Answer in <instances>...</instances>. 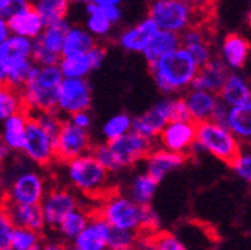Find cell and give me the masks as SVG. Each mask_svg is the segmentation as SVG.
<instances>
[{
	"label": "cell",
	"instance_id": "f907efd6",
	"mask_svg": "<svg viewBox=\"0 0 251 250\" xmlns=\"http://www.w3.org/2000/svg\"><path fill=\"white\" fill-rule=\"evenodd\" d=\"M11 150L8 148V145L2 141V139H0V162H2V164H6V161L11 158Z\"/></svg>",
	"mask_w": 251,
	"mask_h": 250
},
{
	"label": "cell",
	"instance_id": "ee69618b",
	"mask_svg": "<svg viewBox=\"0 0 251 250\" xmlns=\"http://www.w3.org/2000/svg\"><path fill=\"white\" fill-rule=\"evenodd\" d=\"M174 118H188L187 107L182 96H174V107H172V120Z\"/></svg>",
	"mask_w": 251,
	"mask_h": 250
},
{
	"label": "cell",
	"instance_id": "7c38bea8",
	"mask_svg": "<svg viewBox=\"0 0 251 250\" xmlns=\"http://www.w3.org/2000/svg\"><path fill=\"white\" fill-rule=\"evenodd\" d=\"M172 107L174 96H163L162 99L155 101L144 112L132 117V131L155 141L166 123L172 120Z\"/></svg>",
	"mask_w": 251,
	"mask_h": 250
},
{
	"label": "cell",
	"instance_id": "484cf974",
	"mask_svg": "<svg viewBox=\"0 0 251 250\" xmlns=\"http://www.w3.org/2000/svg\"><path fill=\"white\" fill-rule=\"evenodd\" d=\"M225 124L241 144H251V98L239 105L229 107Z\"/></svg>",
	"mask_w": 251,
	"mask_h": 250
},
{
	"label": "cell",
	"instance_id": "5b68a950",
	"mask_svg": "<svg viewBox=\"0 0 251 250\" xmlns=\"http://www.w3.org/2000/svg\"><path fill=\"white\" fill-rule=\"evenodd\" d=\"M68 183L84 195H106L111 184V172L90 153L65 164Z\"/></svg>",
	"mask_w": 251,
	"mask_h": 250
},
{
	"label": "cell",
	"instance_id": "11a10c76",
	"mask_svg": "<svg viewBox=\"0 0 251 250\" xmlns=\"http://www.w3.org/2000/svg\"><path fill=\"white\" fill-rule=\"evenodd\" d=\"M68 2L71 5H87V3L91 2V0H68Z\"/></svg>",
	"mask_w": 251,
	"mask_h": 250
},
{
	"label": "cell",
	"instance_id": "277c9868",
	"mask_svg": "<svg viewBox=\"0 0 251 250\" xmlns=\"http://www.w3.org/2000/svg\"><path fill=\"white\" fill-rule=\"evenodd\" d=\"M63 75L58 65H33L27 81L20 88L24 110L28 114L39 111H54L57 105V91Z\"/></svg>",
	"mask_w": 251,
	"mask_h": 250
},
{
	"label": "cell",
	"instance_id": "74e56055",
	"mask_svg": "<svg viewBox=\"0 0 251 250\" xmlns=\"http://www.w3.org/2000/svg\"><path fill=\"white\" fill-rule=\"evenodd\" d=\"M147 250H188L179 237L171 232H157L145 241Z\"/></svg>",
	"mask_w": 251,
	"mask_h": 250
},
{
	"label": "cell",
	"instance_id": "680465c9",
	"mask_svg": "<svg viewBox=\"0 0 251 250\" xmlns=\"http://www.w3.org/2000/svg\"><path fill=\"white\" fill-rule=\"evenodd\" d=\"M248 17H250V21H251V2H250V12H248Z\"/></svg>",
	"mask_w": 251,
	"mask_h": 250
},
{
	"label": "cell",
	"instance_id": "4fadbf2b",
	"mask_svg": "<svg viewBox=\"0 0 251 250\" xmlns=\"http://www.w3.org/2000/svg\"><path fill=\"white\" fill-rule=\"evenodd\" d=\"M155 139L160 148L187 154L196 139V123L190 118H174L166 123Z\"/></svg>",
	"mask_w": 251,
	"mask_h": 250
},
{
	"label": "cell",
	"instance_id": "8992f818",
	"mask_svg": "<svg viewBox=\"0 0 251 250\" xmlns=\"http://www.w3.org/2000/svg\"><path fill=\"white\" fill-rule=\"evenodd\" d=\"M33 41L18 35H11L0 45V65L6 72V84L20 90L33 68L31 60Z\"/></svg>",
	"mask_w": 251,
	"mask_h": 250
},
{
	"label": "cell",
	"instance_id": "9c48e42d",
	"mask_svg": "<svg viewBox=\"0 0 251 250\" xmlns=\"http://www.w3.org/2000/svg\"><path fill=\"white\" fill-rule=\"evenodd\" d=\"M21 154L28 162L41 168H47L55 162L54 138L47 134L30 114L25 124V139Z\"/></svg>",
	"mask_w": 251,
	"mask_h": 250
},
{
	"label": "cell",
	"instance_id": "e0dca14e",
	"mask_svg": "<svg viewBox=\"0 0 251 250\" xmlns=\"http://www.w3.org/2000/svg\"><path fill=\"white\" fill-rule=\"evenodd\" d=\"M185 161H187V154L174 153L165 148H157V150L152 148L144 159L145 172L160 183L169 174L179 169L185 164Z\"/></svg>",
	"mask_w": 251,
	"mask_h": 250
},
{
	"label": "cell",
	"instance_id": "816d5d0a",
	"mask_svg": "<svg viewBox=\"0 0 251 250\" xmlns=\"http://www.w3.org/2000/svg\"><path fill=\"white\" fill-rule=\"evenodd\" d=\"M93 3H96L99 6H121V3L124 2V0H91Z\"/></svg>",
	"mask_w": 251,
	"mask_h": 250
},
{
	"label": "cell",
	"instance_id": "94428289",
	"mask_svg": "<svg viewBox=\"0 0 251 250\" xmlns=\"http://www.w3.org/2000/svg\"><path fill=\"white\" fill-rule=\"evenodd\" d=\"M71 250H75V249H72V247H71Z\"/></svg>",
	"mask_w": 251,
	"mask_h": 250
},
{
	"label": "cell",
	"instance_id": "52a82bcc",
	"mask_svg": "<svg viewBox=\"0 0 251 250\" xmlns=\"http://www.w3.org/2000/svg\"><path fill=\"white\" fill-rule=\"evenodd\" d=\"M203 150L218 161L230 164L241 150L239 139L227 129L226 124L217 123L214 120H206L196 123V139Z\"/></svg>",
	"mask_w": 251,
	"mask_h": 250
},
{
	"label": "cell",
	"instance_id": "5bb4252c",
	"mask_svg": "<svg viewBox=\"0 0 251 250\" xmlns=\"http://www.w3.org/2000/svg\"><path fill=\"white\" fill-rule=\"evenodd\" d=\"M79 198L66 187H52L47 191L41 201L45 225L50 229H55L68 213L79 207Z\"/></svg>",
	"mask_w": 251,
	"mask_h": 250
},
{
	"label": "cell",
	"instance_id": "e575fe53",
	"mask_svg": "<svg viewBox=\"0 0 251 250\" xmlns=\"http://www.w3.org/2000/svg\"><path fill=\"white\" fill-rule=\"evenodd\" d=\"M130 131H132V115L127 112H117L102 124L100 135L103 141H112Z\"/></svg>",
	"mask_w": 251,
	"mask_h": 250
},
{
	"label": "cell",
	"instance_id": "83f0119b",
	"mask_svg": "<svg viewBox=\"0 0 251 250\" xmlns=\"http://www.w3.org/2000/svg\"><path fill=\"white\" fill-rule=\"evenodd\" d=\"M84 11L87 14V18H85V24L84 27L88 30V32L96 38L98 41H102V39H108L111 38L112 32L115 26L109 21V18L106 17V14L103 12L102 6L96 5V3H87L84 5Z\"/></svg>",
	"mask_w": 251,
	"mask_h": 250
},
{
	"label": "cell",
	"instance_id": "4316f807",
	"mask_svg": "<svg viewBox=\"0 0 251 250\" xmlns=\"http://www.w3.org/2000/svg\"><path fill=\"white\" fill-rule=\"evenodd\" d=\"M99 41L94 38L84 26L71 24L69 28L66 30L65 41H63L61 56H74V54L87 53Z\"/></svg>",
	"mask_w": 251,
	"mask_h": 250
},
{
	"label": "cell",
	"instance_id": "f6af8a7d",
	"mask_svg": "<svg viewBox=\"0 0 251 250\" xmlns=\"http://www.w3.org/2000/svg\"><path fill=\"white\" fill-rule=\"evenodd\" d=\"M227 111H229V107L225 102H222V101L218 99V102H217V105H215V108L212 111L211 120L225 124L226 123V117H227Z\"/></svg>",
	"mask_w": 251,
	"mask_h": 250
},
{
	"label": "cell",
	"instance_id": "7a4b0ae2",
	"mask_svg": "<svg viewBox=\"0 0 251 250\" xmlns=\"http://www.w3.org/2000/svg\"><path fill=\"white\" fill-rule=\"evenodd\" d=\"M96 213L105 219L109 226L124 231H154L159 225V216L151 205H139L123 192L106 194Z\"/></svg>",
	"mask_w": 251,
	"mask_h": 250
},
{
	"label": "cell",
	"instance_id": "1f68e13d",
	"mask_svg": "<svg viewBox=\"0 0 251 250\" xmlns=\"http://www.w3.org/2000/svg\"><path fill=\"white\" fill-rule=\"evenodd\" d=\"M69 26H71V23L68 21V18L57 21V23L47 24L41 32V35L36 39H33V42L38 44L39 47L48 50L50 53L61 57L63 41H65V35H66V30L69 28Z\"/></svg>",
	"mask_w": 251,
	"mask_h": 250
},
{
	"label": "cell",
	"instance_id": "8d00e7d4",
	"mask_svg": "<svg viewBox=\"0 0 251 250\" xmlns=\"http://www.w3.org/2000/svg\"><path fill=\"white\" fill-rule=\"evenodd\" d=\"M42 243V232L24 228H14L8 250H39Z\"/></svg>",
	"mask_w": 251,
	"mask_h": 250
},
{
	"label": "cell",
	"instance_id": "9f6ffc18",
	"mask_svg": "<svg viewBox=\"0 0 251 250\" xmlns=\"http://www.w3.org/2000/svg\"><path fill=\"white\" fill-rule=\"evenodd\" d=\"M3 186V164L0 162V187Z\"/></svg>",
	"mask_w": 251,
	"mask_h": 250
},
{
	"label": "cell",
	"instance_id": "836d02e7",
	"mask_svg": "<svg viewBox=\"0 0 251 250\" xmlns=\"http://www.w3.org/2000/svg\"><path fill=\"white\" fill-rule=\"evenodd\" d=\"M31 6L36 9V12L41 15V18L47 26L51 23L66 20L71 3L68 0H35Z\"/></svg>",
	"mask_w": 251,
	"mask_h": 250
},
{
	"label": "cell",
	"instance_id": "ac0fdd59",
	"mask_svg": "<svg viewBox=\"0 0 251 250\" xmlns=\"http://www.w3.org/2000/svg\"><path fill=\"white\" fill-rule=\"evenodd\" d=\"M184 93L185 95L182 98L187 107L188 118L193 120L195 123L211 120L212 111L218 102L217 93H211L199 88H188Z\"/></svg>",
	"mask_w": 251,
	"mask_h": 250
},
{
	"label": "cell",
	"instance_id": "7402d4cb",
	"mask_svg": "<svg viewBox=\"0 0 251 250\" xmlns=\"http://www.w3.org/2000/svg\"><path fill=\"white\" fill-rule=\"evenodd\" d=\"M227 74H229V69L225 66L223 61L217 57H212L208 63L199 66V71L190 88H199V90H206L211 93H218Z\"/></svg>",
	"mask_w": 251,
	"mask_h": 250
},
{
	"label": "cell",
	"instance_id": "d4e9b609",
	"mask_svg": "<svg viewBox=\"0 0 251 250\" xmlns=\"http://www.w3.org/2000/svg\"><path fill=\"white\" fill-rule=\"evenodd\" d=\"M217 96L227 107H235L251 98V85L242 74L233 71L227 74Z\"/></svg>",
	"mask_w": 251,
	"mask_h": 250
},
{
	"label": "cell",
	"instance_id": "d6986e66",
	"mask_svg": "<svg viewBox=\"0 0 251 250\" xmlns=\"http://www.w3.org/2000/svg\"><path fill=\"white\" fill-rule=\"evenodd\" d=\"M6 210L14 228H24L44 234L47 225L41 204H6Z\"/></svg>",
	"mask_w": 251,
	"mask_h": 250
},
{
	"label": "cell",
	"instance_id": "cb8c5ba5",
	"mask_svg": "<svg viewBox=\"0 0 251 250\" xmlns=\"http://www.w3.org/2000/svg\"><path fill=\"white\" fill-rule=\"evenodd\" d=\"M28 112L25 110L18 111L0 123V139H2L12 153H21L25 139V124Z\"/></svg>",
	"mask_w": 251,
	"mask_h": 250
},
{
	"label": "cell",
	"instance_id": "f35d334b",
	"mask_svg": "<svg viewBox=\"0 0 251 250\" xmlns=\"http://www.w3.org/2000/svg\"><path fill=\"white\" fill-rule=\"evenodd\" d=\"M229 165L242 181L251 184V144L241 145V150Z\"/></svg>",
	"mask_w": 251,
	"mask_h": 250
},
{
	"label": "cell",
	"instance_id": "7dc6e473",
	"mask_svg": "<svg viewBox=\"0 0 251 250\" xmlns=\"http://www.w3.org/2000/svg\"><path fill=\"white\" fill-rule=\"evenodd\" d=\"M39 250H71V247L63 240H48L42 243Z\"/></svg>",
	"mask_w": 251,
	"mask_h": 250
},
{
	"label": "cell",
	"instance_id": "8fae6325",
	"mask_svg": "<svg viewBox=\"0 0 251 250\" xmlns=\"http://www.w3.org/2000/svg\"><path fill=\"white\" fill-rule=\"evenodd\" d=\"M93 102V90L87 78H65L60 81L57 91L55 111L63 117L82 110H90Z\"/></svg>",
	"mask_w": 251,
	"mask_h": 250
},
{
	"label": "cell",
	"instance_id": "b9f144b4",
	"mask_svg": "<svg viewBox=\"0 0 251 250\" xmlns=\"http://www.w3.org/2000/svg\"><path fill=\"white\" fill-rule=\"evenodd\" d=\"M12 231H14V225L9 219L6 204L0 198V250H8Z\"/></svg>",
	"mask_w": 251,
	"mask_h": 250
},
{
	"label": "cell",
	"instance_id": "603a6c76",
	"mask_svg": "<svg viewBox=\"0 0 251 250\" xmlns=\"http://www.w3.org/2000/svg\"><path fill=\"white\" fill-rule=\"evenodd\" d=\"M179 39H181V47L185 48L195 57L199 66L208 63V61L214 57L212 48L208 42V38L201 27L193 26V24L188 26L185 30H182L179 33Z\"/></svg>",
	"mask_w": 251,
	"mask_h": 250
},
{
	"label": "cell",
	"instance_id": "2e32d148",
	"mask_svg": "<svg viewBox=\"0 0 251 250\" xmlns=\"http://www.w3.org/2000/svg\"><path fill=\"white\" fill-rule=\"evenodd\" d=\"M109 223L94 211L90 217L85 228L72 241V249L75 250H108V234Z\"/></svg>",
	"mask_w": 251,
	"mask_h": 250
},
{
	"label": "cell",
	"instance_id": "d6a6232c",
	"mask_svg": "<svg viewBox=\"0 0 251 250\" xmlns=\"http://www.w3.org/2000/svg\"><path fill=\"white\" fill-rule=\"evenodd\" d=\"M58 68L65 78H88L93 71H96V66L93 65L88 53L61 56Z\"/></svg>",
	"mask_w": 251,
	"mask_h": 250
},
{
	"label": "cell",
	"instance_id": "60d3db41",
	"mask_svg": "<svg viewBox=\"0 0 251 250\" xmlns=\"http://www.w3.org/2000/svg\"><path fill=\"white\" fill-rule=\"evenodd\" d=\"M30 115L33 117L41 124V128L47 134H50L52 138L57 137V134L61 129L63 121H65V117H63L60 112H57L55 110L54 111H39V112H33Z\"/></svg>",
	"mask_w": 251,
	"mask_h": 250
},
{
	"label": "cell",
	"instance_id": "3957f363",
	"mask_svg": "<svg viewBox=\"0 0 251 250\" xmlns=\"http://www.w3.org/2000/svg\"><path fill=\"white\" fill-rule=\"evenodd\" d=\"M152 148L154 141L130 131L112 141L93 144L91 154L111 174H118L144 161Z\"/></svg>",
	"mask_w": 251,
	"mask_h": 250
},
{
	"label": "cell",
	"instance_id": "9a60e30c",
	"mask_svg": "<svg viewBox=\"0 0 251 250\" xmlns=\"http://www.w3.org/2000/svg\"><path fill=\"white\" fill-rule=\"evenodd\" d=\"M157 32H159V27L154 24L151 18L147 17L118 32L115 36V44L126 53L142 54Z\"/></svg>",
	"mask_w": 251,
	"mask_h": 250
},
{
	"label": "cell",
	"instance_id": "db71d44e",
	"mask_svg": "<svg viewBox=\"0 0 251 250\" xmlns=\"http://www.w3.org/2000/svg\"><path fill=\"white\" fill-rule=\"evenodd\" d=\"M2 84H6V72H5L3 66L0 65V85Z\"/></svg>",
	"mask_w": 251,
	"mask_h": 250
},
{
	"label": "cell",
	"instance_id": "6f0895ef",
	"mask_svg": "<svg viewBox=\"0 0 251 250\" xmlns=\"http://www.w3.org/2000/svg\"><path fill=\"white\" fill-rule=\"evenodd\" d=\"M181 2H185V3H188V5L195 6L196 3H199V2H201V0H181Z\"/></svg>",
	"mask_w": 251,
	"mask_h": 250
},
{
	"label": "cell",
	"instance_id": "d590c367",
	"mask_svg": "<svg viewBox=\"0 0 251 250\" xmlns=\"http://www.w3.org/2000/svg\"><path fill=\"white\" fill-rule=\"evenodd\" d=\"M23 110H24V105H23L20 90L8 84L0 85V123L5 121L12 114L23 111Z\"/></svg>",
	"mask_w": 251,
	"mask_h": 250
},
{
	"label": "cell",
	"instance_id": "681fc988",
	"mask_svg": "<svg viewBox=\"0 0 251 250\" xmlns=\"http://www.w3.org/2000/svg\"><path fill=\"white\" fill-rule=\"evenodd\" d=\"M11 35H12V33H11V30H9L6 17L0 15V45H2Z\"/></svg>",
	"mask_w": 251,
	"mask_h": 250
},
{
	"label": "cell",
	"instance_id": "4dcf8cb0",
	"mask_svg": "<svg viewBox=\"0 0 251 250\" xmlns=\"http://www.w3.org/2000/svg\"><path fill=\"white\" fill-rule=\"evenodd\" d=\"M91 214L93 213L85 210L82 205H79L75 210H72L71 213H68L55 228V231L60 235V240L66 241V243H72L75 240V237L85 228Z\"/></svg>",
	"mask_w": 251,
	"mask_h": 250
},
{
	"label": "cell",
	"instance_id": "7bdbcfd3",
	"mask_svg": "<svg viewBox=\"0 0 251 250\" xmlns=\"http://www.w3.org/2000/svg\"><path fill=\"white\" fill-rule=\"evenodd\" d=\"M71 123H74L75 126L90 131L93 126V115L90 112V110H82V111H76L74 114H71L69 117H66Z\"/></svg>",
	"mask_w": 251,
	"mask_h": 250
},
{
	"label": "cell",
	"instance_id": "bcb514c9",
	"mask_svg": "<svg viewBox=\"0 0 251 250\" xmlns=\"http://www.w3.org/2000/svg\"><path fill=\"white\" fill-rule=\"evenodd\" d=\"M102 9H103V12L106 14V17L109 18V21L117 27L118 24H120V21L123 20V9H121V6H115V5H112V6H102Z\"/></svg>",
	"mask_w": 251,
	"mask_h": 250
},
{
	"label": "cell",
	"instance_id": "f1b7e54d",
	"mask_svg": "<svg viewBox=\"0 0 251 250\" xmlns=\"http://www.w3.org/2000/svg\"><path fill=\"white\" fill-rule=\"evenodd\" d=\"M179 47H181V39H179L178 33L159 28V32L152 36L151 42L148 44V47L145 48L142 56L147 63H151V61H155L157 58H160V57L175 51Z\"/></svg>",
	"mask_w": 251,
	"mask_h": 250
},
{
	"label": "cell",
	"instance_id": "c3c4849f",
	"mask_svg": "<svg viewBox=\"0 0 251 250\" xmlns=\"http://www.w3.org/2000/svg\"><path fill=\"white\" fill-rule=\"evenodd\" d=\"M30 5H31L30 0H12L11 5H9V8L6 9V12H5L3 17H9V15L15 14V12H18V11L27 8V6H30Z\"/></svg>",
	"mask_w": 251,
	"mask_h": 250
},
{
	"label": "cell",
	"instance_id": "f546056e",
	"mask_svg": "<svg viewBox=\"0 0 251 250\" xmlns=\"http://www.w3.org/2000/svg\"><path fill=\"white\" fill-rule=\"evenodd\" d=\"M157 187H159V181L154 180L150 174L145 171L136 172L127 184V195L139 205H151Z\"/></svg>",
	"mask_w": 251,
	"mask_h": 250
},
{
	"label": "cell",
	"instance_id": "ab89813d",
	"mask_svg": "<svg viewBox=\"0 0 251 250\" xmlns=\"http://www.w3.org/2000/svg\"><path fill=\"white\" fill-rule=\"evenodd\" d=\"M138 232L133 231H124L112 228L108 234V250H126V249H133L138 243Z\"/></svg>",
	"mask_w": 251,
	"mask_h": 250
},
{
	"label": "cell",
	"instance_id": "f5cc1de1",
	"mask_svg": "<svg viewBox=\"0 0 251 250\" xmlns=\"http://www.w3.org/2000/svg\"><path fill=\"white\" fill-rule=\"evenodd\" d=\"M12 0H0V15H5L6 9L9 8Z\"/></svg>",
	"mask_w": 251,
	"mask_h": 250
},
{
	"label": "cell",
	"instance_id": "44dd1931",
	"mask_svg": "<svg viewBox=\"0 0 251 250\" xmlns=\"http://www.w3.org/2000/svg\"><path fill=\"white\" fill-rule=\"evenodd\" d=\"M250 44L241 35H227L220 47V60L230 71L242 69L250 58Z\"/></svg>",
	"mask_w": 251,
	"mask_h": 250
},
{
	"label": "cell",
	"instance_id": "ffe728a7",
	"mask_svg": "<svg viewBox=\"0 0 251 250\" xmlns=\"http://www.w3.org/2000/svg\"><path fill=\"white\" fill-rule=\"evenodd\" d=\"M6 20H8V26L12 35L28 38L31 41L36 39L45 27L44 20L31 5L6 17Z\"/></svg>",
	"mask_w": 251,
	"mask_h": 250
},
{
	"label": "cell",
	"instance_id": "ba28073f",
	"mask_svg": "<svg viewBox=\"0 0 251 250\" xmlns=\"http://www.w3.org/2000/svg\"><path fill=\"white\" fill-rule=\"evenodd\" d=\"M193 17V6L181 0H151L148 5V18H151L160 30L178 35L192 26Z\"/></svg>",
	"mask_w": 251,
	"mask_h": 250
},
{
	"label": "cell",
	"instance_id": "30bf717a",
	"mask_svg": "<svg viewBox=\"0 0 251 250\" xmlns=\"http://www.w3.org/2000/svg\"><path fill=\"white\" fill-rule=\"evenodd\" d=\"M93 138L90 131L81 129L65 118L61 124V129L54 138V151L55 162L66 164L78 156L90 153L93 148Z\"/></svg>",
	"mask_w": 251,
	"mask_h": 250
},
{
	"label": "cell",
	"instance_id": "6da1fadb",
	"mask_svg": "<svg viewBox=\"0 0 251 250\" xmlns=\"http://www.w3.org/2000/svg\"><path fill=\"white\" fill-rule=\"evenodd\" d=\"M148 71L157 90L163 96H175L190 88L199 65L190 53L179 47L148 63Z\"/></svg>",
	"mask_w": 251,
	"mask_h": 250
},
{
	"label": "cell",
	"instance_id": "91938a15",
	"mask_svg": "<svg viewBox=\"0 0 251 250\" xmlns=\"http://www.w3.org/2000/svg\"><path fill=\"white\" fill-rule=\"evenodd\" d=\"M126 250H135V249H126Z\"/></svg>",
	"mask_w": 251,
	"mask_h": 250
}]
</instances>
